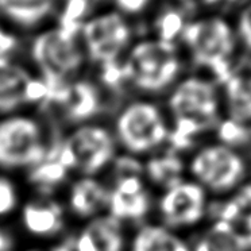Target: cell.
Returning <instances> with one entry per match:
<instances>
[{"label": "cell", "instance_id": "6da1fadb", "mask_svg": "<svg viewBox=\"0 0 251 251\" xmlns=\"http://www.w3.org/2000/svg\"><path fill=\"white\" fill-rule=\"evenodd\" d=\"M161 101L170 123L168 148L182 155L212 137L223 118L220 85L199 72L186 71Z\"/></svg>", "mask_w": 251, "mask_h": 251}, {"label": "cell", "instance_id": "7a4b0ae2", "mask_svg": "<svg viewBox=\"0 0 251 251\" xmlns=\"http://www.w3.org/2000/svg\"><path fill=\"white\" fill-rule=\"evenodd\" d=\"M119 153L145 159L168 148L169 118L161 100L128 95L107 118Z\"/></svg>", "mask_w": 251, "mask_h": 251}, {"label": "cell", "instance_id": "3957f363", "mask_svg": "<svg viewBox=\"0 0 251 251\" xmlns=\"http://www.w3.org/2000/svg\"><path fill=\"white\" fill-rule=\"evenodd\" d=\"M127 93L162 100L188 71L178 44L157 38L132 42L122 60Z\"/></svg>", "mask_w": 251, "mask_h": 251}, {"label": "cell", "instance_id": "277c9868", "mask_svg": "<svg viewBox=\"0 0 251 251\" xmlns=\"http://www.w3.org/2000/svg\"><path fill=\"white\" fill-rule=\"evenodd\" d=\"M60 131L46 115L31 109L0 116V172L22 177L49 155Z\"/></svg>", "mask_w": 251, "mask_h": 251}, {"label": "cell", "instance_id": "5b68a950", "mask_svg": "<svg viewBox=\"0 0 251 251\" xmlns=\"http://www.w3.org/2000/svg\"><path fill=\"white\" fill-rule=\"evenodd\" d=\"M188 71L204 73L222 85L236 71L238 39L232 23L208 17L185 25L180 35Z\"/></svg>", "mask_w": 251, "mask_h": 251}, {"label": "cell", "instance_id": "8992f818", "mask_svg": "<svg viewBox=\"0 0 251 251\" xmlns=\"http://www.w3.org/2000/svg\"><path fill=\"white\" fill-rule=\"evenodd\" d=\"M53 150L72 176L95 177L107 175L119 154L107 120H95L61 130Z\"/></svg>", "mask_w": 251, "mask_h": 251}, {"label": "cell", "instance_id": "52a82bcc", "mask_svg": "<svg viewBox=\"0 0 251 251\" xmlns=\"http://www.w3.org/2000/svg\"><path fill=\"white\" fill-rule=\"evenodd\" d=\"M186 177L207 192L212 200L232 195L249 180L247 157L209 137L185 155Z\"/></svg>", "mask_w": 251, "mask_h": 251}, {"label": "cell", "instance_id": "ba28073f", "mask_svg": "<svg viewBox=\"0 0 251 251\" xmlns=\"http://www.w3.org/2000/svg\"><path fill=\"white\" fill-rule=\"evenodd\" d=\"M26 62L51 91L88 73L78 35L58 26L41 31L31 39Z\"/></svg>", "mask_w": 251, "mask_h": 251}, {"label": "cell", "instance_id": "9c48e42d", "mask_svg": "<svg viewBox=\"0 0 251 251\" xmlns=\"http://www.w3.org/2000/svg\"><path fill=\"white\" fill-rule=\"evenodd\" d=\"M108 185L107 211L127 228L153 220L155 193L143 177V161L119 153L104 176Z\"/></svg>", "mask_w": 251, "mask_h": 251}, {"label": "cell", "instance_id": "30bf717a", "mask_svg": "<svg viewBox=\"0 0 251 251\" xmlns=\"http://www.w3.org/2000/svg\"><path fill=\"white\" fill-rule=\"evenodd\" d=\"M115 107L112 99L93 76L87 75L51 91L46 115L61 130L95 120H107Z\"/></svg>", "mask_w": 251, "mask_h": 251}, {"label": "cell", "instance_id": "8fae6325", "mask_svg": "<svg viewBox=\"0 0 251 251\" xmlns=\"http://www.w3.org/2000/svg\"><path fill=\"white\" fill-rule=\"evenodd\" d=\"M211 201L201 186L185 177L155 193L153 220L189 238L208 223Z\"/></svg>", "mask_w": 251, "mask_h": 251}, {"label": "cell", "instance_id": "7c38bea8", "mask_svg": "<svg viewBox=\"0 0 251 251\" xmlns=\"http://www.w3.org/2000/svg\"><path fill=\"white\" fill-rule=\"evenodd\" d=\"M78 38L88 71H93L123 60L132 45V30L120 14L104 12L84 22Z\"/></svg>", "mask_w": 251, "mask_h": 251}, {"label": "cell", "instance_id": "4fadbf2b", "mask_svg": "<svg viewBox=\"0 0 251 251\" xmlns=\"http://www.w3.org/2000/svg\"><path fill=\"white\" fill-rule=\"evenodd\" d=\"M23 245L45 246L64 238L73 229L60 197L27 195L11 224Z\"/></svg>", "mask_w": 251, "mask_h": 251}, {"label": "cell", "instance_id": "5bb4252c", "mask_svg": "<svg viewBox=\"0 0 251 251\" xmlns=\"http://www.w3.org/2000/svg\"><path fill=\"white\" fill-rule=\"evenodd\" d=\"M50 96V88L26 61L0 57V116L26 109L45 114Z\"/></svg>", "mask_w": 251, "mask_h": 251}, {"label": "cell", "instance_id": "9a60e30c", "mask_svg": "<svg viewBox=\"0 0 251 251\" xmlns=\"http://www.w3.org/2000/svg\"><path fill=\"white\" fill-rule=\"evenodd\" d=\"M60 199L68 218L76 227L105 213L108 185L104 177L73 176L64 188Z\"/></svg>", "mask_w": 251, "mask_h": 251}, {"label": "cell", "instance_id": "2e32d148", "mask_svg": "<svg viewBox=\"0 0 251 251\" xmlns=\"http://www.w3.org/2000/svg\"><path fill=\"white\" fill-rule=\"evenodd\" d=\"M75 251H127L130 228L105 212L71 232Z\"/></svg>", "mask_w": 251, "mask_h": 251}, {"label": "cell", "instance_id": "e0dca14e", "mask_svg": "<svg viewBox=\"0 0 251 251\" xmlns=\"http://www.w3.org/2000/svg\"><path fill=\"white\" fill-rule=\"evenodd\" d=\"M54 145V143H53ZM72 173L61 162L51 148L49 155L21 177L27 195L42 197H60Z\"/></svg>", "mask_w": 251, "mask_h": 251}, {"label": "cell", "instance_id": "ac0fdd59", "mask_svg": "<svg viewBox=\"0 0 251 251\" xmlns=\"http://www.w3.org/2000/svg\"><path fill=\"white\" fill-rule=\"evenodd\" d=\"M127 251H192V245L185 235L149 220L130 229Z\"/></svg>", "mask_w": 251, "mask_h": 251}, {"label": "cell", "instance_id": "d6986e66", "mask_svg": "<svg viewBox=\"0 0 251 251\" xmlns=\"http://www.w3.org/2000/svg\"><path fill=\"white\" fill-rule=\"evenodd\" d=\"M223 118L251 130V73L235 71L220 85Z\"/></svg>", "mask_w": 251, "mask_h": 251}, {"label": "cell", "instance_id": "ffe728a7", "mask_svg": "<svg viewBox=\"0 0 251 251\" xmlns=\"http://www.w3.org/2000/svg\"><path fill=\"white\" fill-rule=\"evenodd\" d=\"M143 177L154 193L175 185L186 177L185 155L165 148L143 159Z\"/></svg>", "mask_w": 251, "mask_h": 251}, {"label": "cell", "instance_id": "44dd1931", "mask_svg": "<svg viewBox=\"0 0 251 251\" xmlns=\"http://www.w3.org/2000/svg\"><path fill=\"white\" fill-rule=\"evenodd\" d=\"M54 0H0V11L12 23L26 30L34 28L49 15Z\"/></svg>", "mask_w": 251, "mask_h": 251}, {"label": "cell", "instance_id": "7402d4cb", "mask_svg": "<svg viewBox=\"0 0 251 251\" xmlns=\"http://www.w3.org/2000/svg\"><path fill=\"white\" fill-rule=\"evenodd\" d=\"M26 196L19 176L0 172V226H11Z\"/></svg>", "mask_w": 251, "mask_h": 251}, {"label": "cell", "instance_id": "603a6c76", "mask_svg": "<svg viewBox=\"0 0 251 251\" xmlns=\"http://www.w3.org/2000/svg\"><path fill=\"white\" fill-rule=\"evenodd\" d=\"M185 25V17L178 8H165L154 22L155 38L168 44H177Z\"/></svg>", "mask_w": 251, "mask_h": 251}, {"label": "cell", "instance_id": "cb8c5ba5", "mask_svg": "<svg viewBox=\"0 0 251 251\" xmlns=\"http://www.w3.org/2000/svg\"><path fill=\"white\" fill-rule=\"evenodd\" d=\"M234 25L239 48L251 55V0H247L240 8Z\"/></svg>", "mask_w": 251, "mask_h": 251}, {"label": "cell", "instance_id": "d4e9b609", "mask_svg": "<svg viewBox=\"0 0 251 251\" xmlns=\"http://www.w3.org/2000/svg\"><path fill=\"white\" fill-rule=\"evenodd\" d=\"M23 242L12 226H0V251H18Z\"/></svg>", "mask_w": 251, "mask_h": 251}, {"label": "cell", "instance_id": "484cf974", "mask_svg": "<svg viewBox=\"0 0 251 251\" xmlns=\"http://www.w3.org/2000/svg\"><path fill=\"white\" fill-rule=\"evenodd\" d=\"M18 46L19 41L17 37L0 27V57H15Z\"/></svg>", "mask_w": 251, "mask_h": 251}, {"label": "cell", "instance_id": "4316f807", "mask_svg": "<svg viewBox=\"0 0 251 251\" xmlns=\"http://www.w3.org/2000/svg\"><path fill=\"white\" fill-rule=\"evenodd\" d=\"M151 0H115L116 6L119 7L120 11L130 14V15H135L146 10Z\"/></svg>", "mask_w": 251, "mask_h": 251}, {"label": "cell", "instance_id": "83f0119b", "mask_svg": "<svg viewBox=\"0 0 251 251\" xmlns=\"http://www.w3.org/2000/svg\"><path fill=\"white\" fill-rule=\"evenodd\" d=\"M71 232L66 236H64V238L55 240V242L50 243V245L45 246V251H75L73 250V245H72Z\"/></svg>", "mask_w": 251, "mask_h": 251}, {"label": "cell", "instance_id": "f1b7e54d", "mask_svg": "<svg viewBox=\"0 0 251 251\" xmlns=\"http://www.w3.org/2000/svg\"><path fill=\"white\" fill-rule=\"evenodd\" d=\"M18 251H45L44 247L34 245H22V247Z\"/></svg>", "mask_w": 251, "mask_h": 251}, {"label": "cell", "instance_id": "f546056e", "mask_svg": "<svg viewBox=\"0 0 251 251\" xmlns=\"http://www.w3.org/2000/svg\"><path fill=\"white\" fill-rule=\"evenodd\" d=\"M84 1H87V3H89V4L93 7V6H96L98 3H101L103 0H84Z\"/></svg>", "mask_w": 251, "mask_h": 251}, {"label": "cell", "instance_id": "4dcf8cb0", "mask_svg": "<svg viewBox=\"0 0 251 251\" xmlns=\"http://www.w3.org/2000/svg\"><path fill=\"white\" fill-rule=\"evenodd\" d=\"M205 4H216L219 1H222V0H202Z\"/></svg>", "mask_w": 251, "mask_h": 251}, {"label": "cell", "instance_id": "1f68e13d", "mask_svg": "<svg viewBox=\"0 0 251 251\" xmlns=\"http://www.w3.org/2000/svg\"><path fill=\"white\" fill-rule=\"evenodd\" d=\"M247 164H249V175L251 176V153H250V157L247 158Z\"/></svg>", "mask_w": 251, "mask_h": 251}, {"label": "cell", "instance_id": "d6a6232c", "mask_svg": "<svg viewBox=\"0 0 251 251\" xmlns=\"http://www.w3.org/2000/svg\"><path fill=\"white\" fill-rule=\"evenodd\" d=\"M228 3H239V1H243V0H227Z\"/></svg>", "mask_w": 251, "mask_h": 251}, {"label": "cell", "instance_id": "836d02e7", "mask_svg": "<svg viewBox=\"0 0 251 251\" xmlns=\"http://www.w3.org/2000/svg\"><path fill=\"white\" fill-rule=\"evenodd\" d=\"M182 1H184V3H186V4H191L192 3V0H182Z\"/></svg>", "mask_w": 251, "mask_h": 251}]
</instances>
